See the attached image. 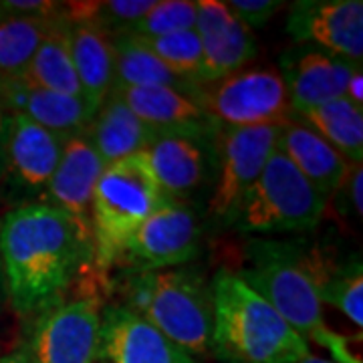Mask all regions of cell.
<instances>
[{
    "instance_id": "83f0119b",
    "label": "cell",
    "mask_w": 363,
    "mask_h": 363,
    "mask_svg": "<svg viewBox=\"0 0 363 363\" xmlns=\"http://www.w3.org/2000/svg\"><path fill=\"white\" fill-rule=\"evenodd\" d=\"M140 40L168 67L169 71H174L178 77L198 85V73H200V65H202V45H200V37H198L196 28Z\"/></svg>"
},
{
    "instance_id": "277c9868",
    "label": "cell",
    "mask_w": 363,
    "mask_h": 363,
    "mask_svg": "<svg viewBox=\"0 0 363 363\" xmlns=\"http://www.w3.org/2000/svg\"><path fill=\"white\" fill-rule=\"evenodd\" d=\"M247 269L236 272L279 313L307 343L321 347L333 329L325 323L323 303L315 281V257L293 242L252 240Z\"/></svg>"
},
{
    "instance_id": "e575fe53",
    "label": "cell",
    "mask_w": 363,
    "mask_h": 363,
    "mask_svg": "<svg viewBox=\"0 0 363 363\" xmlns=\"http://www.w3.org/2000/svg\"><path fill=\"white\" fill-rule=\"evenodd\" d=\"M363 73L362 67L355 69V73L350 77V83H347V89H345V97L350 99L351 104L362 105L363 107Z\"/></svg>"
},
{
    "instance_id": "e0dca14e",
    "label": "cell",
    "mask_w": 363,
    "mask_h": 363,
    "mask_svg": "<svg viewBox=\"0 0 363 363\" xmlns=\"http://www.w3.org/2000/svg\"><path fill=\"white\" fill-rule=\"evenodd\" d=\"M104 162L91 145L87 131L65 140L59 166L40 198L39 204L57 208L91 233V200L93 190L104 172Z\"/></svg>"
},
{
    "instance_id": "f1b7e54d",
    "label": "cell",
    "mask_w": 363,
    "mask_h": 363,
    "mask_svg": "<svg viewBox=\"0 0 363 363\" xmlns=\"http://www.w3.org/2000/svg\"><path fill=\"white\" fill-rule=\"evenodd\" d=\"M196 18L198 2L194 0H156L154 6L125 35H133L140 39L164 37L169 33L194 28Z\"/></svg>"
},
{
    "instance_id": "44dd1931",
    "label": "cell",
    "mask_w": 363,
    "mask_h": 363,
    "mask_svg": "<svg viewBox=\"0 0 363 363\" xmlns=\"http://www.w3.org/2000/svg\"><path fill=\"white\" fill-rule=\"evenodd\" d=\"M67 25L71 59L83 89V97L97 113V109L113 89L116 81L113 39L93 23L67 18Z\"/></svg>"
},
{
    "instance_id": "4fadbf2b",
    "label": "cell",
    "mask_w": 363,
    "mask_h": 363,
    "mask_svg": "<svg viewBox=\"0 0 363 363\" xmlns=\"http://www.w3.org/2000/svg\"><path fill=\"white\" fill-rule=\"evenodd\" d=\"M279 65L291 107L301 117L319 105L345 97L350 77L362 63L341 59L311 45H295L281 55Z\"/></svg>"
},
{
    "instance_id": "74e56055",
    "label": "cell",
    "mask_w": 363,
    "mask_h": 363,
    "mask_svg": "<svg viewBox=\"0 0 363 363\" xmlns=\"http://www.w3.org/2000/svg\"><path fill=\"white\" fill-rule=\"evenodd\" d=\"M297 363H333V362H329V359H323V357H317L315 353H309L307 357H303V359H298Z\"/></svg>"
},
{
    "instance_id": "cb8c5ba5",
    "label": "cell",
    "mask_w": 363,
    "mask_h": 363,
    "mask_svg": "<svg viewBox=\"0 0 363 363\" xmlns=\"http://www.w3.org/2000/svg\"><path fill=\"white\" fill-rule=\"evenodd\" d=\"M25 79L43 89L85 99L75 67H73V59H71L69 25H67L65 14L61 18H57L49 28V33L45 35L39 51L26 71Z\"/></svg>"
},
{
    "instance_id": "d590c367",
    "label": "cell",
    "mask_w": 363,
    "mask_h": 363,
    "mask_svg": "<svg viewBox=\"0 0 363 363\" xmlns=\"http://www.w3.org/2000/svg\"><path fill=\"white\" fill-rule=\"evenodd\" d=\"M6 117L9 113L0 109V184H2V172H4V135H6Z\"/></svg>"
},
{
    "instance_id": "ffe728a7",
    "label": "cell",
    "mask_w": 363,
    "mask_h": 363,
    "mask_svg": "<svg viewBox=\"0 0 363 363\" xmlns=\"http://www.w3.org/2000/svg\"><path fill=\"white\" fill-rule=\"evenodd\" d=\"M277 150L329 200L341 188L351 166L317 131L301 117L291 119L281 130Z\"/></svg>"
},
{
    "instance_id": "5bb4252c",
    "label": "cell",
    "mask_w": 363,
    "mask_h": 363,
    "mask_svg": "<svg viewBox=\"0 0 363 363\" xmlns=\"http://www.w3.org/2000/svg\"><path fill=\"white\" fill-rule=\"evenodd\" d=\"M196 33L202 45L198 85L233 75L257 57V39L238 16L220 0H200Z\"/></svg>"
},
{
    "instance_id": "d4e9b609",
    "label": "cell",
    "mask_w": 363,
    "mask_h": 363,
    "mask_svg": "<svg viewBox=\"0 0 363 363\" xmlns=\"http://www.w3.org/2000/svg\"><path fill=\"white\" fill-rule=\"evenodd\" d=\"M301 119L317 131L333 150H337L350 166L363 162V107L347 97L319 105L303 113Z\"/></svg>"
},
{
    "instance_id": "4dcf8cb0",
    "label": "cell",
    "mask_w": 363,
    "mask_h": 363,
    "mask_svg": "<svg viewBox=\"0 0 363 363\" xmlns=\"http://www.w3.org/2000/svg\"><path fill=\"white\" fill-rule=\"evenodd\" d=\"M226 4L250 30L267 26L272 16L285 6V2L279 0H230Z\"/></svg>"
},
{
    "instance_id": "ba28073f",
    "label": "cell",
    "mask_w": 363,
    "mask_h": 363,
    "mask_svg": "<svg viewBox=\"0 0 363 363\" xmlns=\"http://www.w3.org/2000/svg\"><path fill=\"white\" fill-rule=\"evenodd\" d=\"M281 130V125L216 130L212 138L216 180L208 200V218L212 222L233 226L245 196L277 150Z\"/></svg>"
},
{
    "instance_id": "7a4b0ae2",
    "label": "cell",
    "mask_w": 363,
    "mask_h": 363,
    "mask_svg": "<svg viewBox=\"0 0 363 363\" xmlns=\"http://www.w3.org/2000/svg\"><path fill=\"white\" fill-rule=\"evenodd\" d=\"M212 347L224 363H297L311 347L233 271L212 279Z\"/></svg>"
},
{
    "instance_id": "484cf974",
    "label": "cell",
    "mask_w": 363,
    "mask_h": 363,
    "mask_svg": "<svg viewBox=\"0 0 363 363\" xmlns=\"http://www.w3.org/2000/svg\"><path fill=\"white\" fill-rule=\"evenodd\" d=\"M57 18H0V83L25 79L40 43Z\"/></svg>"
},
{
    "instance_id": "603a6c76",
    "label": "cell",
    "mask_w": 363,
    "mask_h": 363,
    "mask_svg": "<svg viewBox=\"0 0 363 363\" xmlns=\"http://www.w3.org/2000/svg\"><path fill=\"white\" fill-rule=\"evenodd\" d=\"M113 51H116V81L113 89H138V87H168V89L184 91V93H198L196 83L178 77L169 71L150 51L142 40L133 35H119L113 37Z\"/></svg>"
},
{
    "instance_id": "836d02e7",
    "label": "cell",
    "mask_w": 363,
    "mask_h": 363,
    "mask_svg": "<svg viewBox=\"0 0 363 363\" xmlns=\"http://www.w3.org/2000/svg\"><path fill=\"white\" fill-rule=\"evenodd\" d=\"M345 186V192H347V204H350V210L353 216L362 218L363 214V168L362 166H351L350 174L345 182L341 184V188Z\"/></svg>"
},
{
    "instance_id": "2e32d148",
    "label": "cell",
    "mask_w": 363,
    "mask_h": 363,
    "mask_svg": "<svg viewBox=\"0 0 363 363\" xmlns=\"http://www.w3.org/2000/svg\"><path fill=\"white\" fill-rule=\"evenodd\" d=\"M101 363H196V359L123 305L101 313Z\"/></svg>"
},
{
    "instance_id": "8fae6325",
    "label": "cell",
    "mask_w": 363,
    "mask_h": 363,
    "mask_svg": "<svg viewBox=\"0 0 363 363\" xmlns=\"http://www.w3.org/2000/svg\"><path fill=\"white\" fill-rule=\"evenodd\" d=\"M101 307L93 297L63 301L39 317L21 345L33 363H95Z\"/></svg>"
},
{
    "instance_id": "7c38bea8",
    "label": "cell",
    "mask_w": 363,
    "mask_h": 363,
    "mask_svg": "<svg viewBox=\"0 0 363 363\" xmlns=\"http://www.w3.org/2000/svg\"><path fill=\"white\" fill-rule=\"evenodd\" d=\"M286 33L297 45H311L335 57L362 63V0H297L289 9Z\"/></svg>"
},
{
    "instance_id": "8992f818",
    "label": "cell",
    "mask_w": 363,
    "mask_h": 363,
    "mask_svg": "<svg viewBox=\"0 0 363 363\" xmlns=\"http://www.w3.org/2000/svg\"><path fill=\"white\" fill-rule=\"evenodd\" d=\"M325 198L279 150L245 196L233 228L245 234L307 233L325 214Z\"/></svg>"
},
{
    "instance_id": "f546056e",
    "label": "cell",
    "mask_w": 363,
    "mask_h": 363,
    "mask_svg": "<svg viewBox=\"0 0 363 363\" xmlns=\"http://www.w3.org/2000/svg\"><path fill=\"white\" fill-rule=\"evenodd\" d=\"M156 0H109L97 2L91 23L105 30L111 39L130 33L143 14L154 6Z\"/></svg>"
},
{
    "instance_id": "8d00e7d4",
    "label": "cell",
    "mask_w": 363,
    "mask_h": 363,
    "mask_svg": "<svg viewBox=\"0 0 363 363\" xmlns=\"http://www.w3.org/2000/svg\"><path fill=\"white\" fill-rule=\"evenodd\" d=\"M0 363H33V362L28 359V355L23 351V347H18V350H14L13 353H9V355L0 357Z\"/></svg>"
},
{
    "instance_id": "d6986e66",
    "label": "cell",
    "mask_w": 363,
    "mask_h": 363,
    "mask_svg": "<svg viewBox=\"0 0 363 363\" xmlns=\"http://www.w3.org/2000/svg\"><path fill=\"white\" fill-rule=\"evenodd\" d=\"M123 99L135 116L150 125L157 135H196L214 138L216 128L198 104L196 93L168 87H138L111 89Z\"/></svg>"
},
{
    "instance_id": "d6a6232c",
    "label": "cell",
    "mask_w": 363,
    "mask_h": 363,
    "mask_svg": "<svg viewBox=\"0 0 363 363\" xmlns=\"http://www.w3.org/2000/svg\"><path fill=\"white\" fill-rule=\"evenodd\" d=\"M323 347L331 353L333 363H362V333L341 335L331 331Z\"/></svg>"
},
{
    "instance_id": "f35d334b",
    "label": "cell",
    "mask_w": 363,
    "mask_h": 363,
    "mask_svg": "<svg viewBox=\"0 0 363 363\" xmlns=\"http://www.w3.org/2000/svg\"><path fill=\"white\" fill-rule=\"evenodd\" d=\"M4 293V283H2V269H0V295Z\"/></svg>"
},
{
    "instance_id": "1f68e13d",
    "label": "cell",
    "mask_w": 363,
    "mask_h": 363,
    "mask_svg": "<svg viewBox=\"0 0 363 363\" xmlns=\"http://www.w3.org/2000/svg\"><path fill=\"white\" fill-rule=\"evenodd\" d=\"M65 14V2L52 0H2L0 18L28 16V18H57Z\"/></svg>"
},
{
    "instance_id": "9c48e42d",
    "label": "cell",
    "mask_w": 363,
    "mask_h": 363,
    "mask_svg": "<svg viewBox=\"0 0 363 363\" xmlns=\"http://www.w3.org/2000/svg\"><path fill=\"white\" fill-rule=\"evenodd\" d=\"M202 247V220L192 204L164 198L131 234L113 264L135 272L184 267Z\"/></svg>"
},
{
    "instance_id": "52a82bcc",
    "label": "cell",
    "mask_w": 363,
    "mask_h": 363,
    "mask_svg": "<svg viewBox=\"0 0 363 363\" xmlns=\"http://www.w3.org/2000/svg\"><path fill=\"white\" fill-rule=\"evenodd\" d=\"M198 104L214 128L286 125L293 111L285 83L274 67H245L228 77L200 85Z\"/></svg>"
},
{
    "instance_id": "ac0fdd59",
    "label": "cell",
    "mask_w": 363,
    "mask_h": 363,
    "mask_svg": "<svg viewBox=\"0 0 363 363\" xmlns=\"http://www.w3.org/2000/svg\"><path fill=\"white\" fill-rule=\"evenodd\" d=\"M0 109L28 117L61 140L87 131L95 116L85 99L43 89L26 79L0 83Z\"/></svg>"
},
{
    "instance_id": "3957f363",
    "label": "cell",
    "mask_w": 363,
    "mask_h": 363,
    "mask_svg": "<svg viewBox=\"0 0 363 363\" xmlns=\"http://www.w3.org/2000/svg\"><path fill=\"white\" fill-rule=\"evenodd\" d=\"M162 335L202 357L212 347V283L196 269L135 272L125 283V305Z\"/></svg>"
},
{
    "instance_id": "7402d4cb",
    "label": "cell",
    "mask_w": 363,
    "mask_h": 363,
    "mask_svg": "<svg viewBox=\"0 0 363 363\" xmlns=\"http://www.w3.org/2000/svg\"><path fill=\"white\" fill-rule=\"evenodd\" d=\"M87 138L104 166H109L123 157L143 154L157 133L123 104L116 91H111L93 116Z\"/></svg>"
},
{
    "instance_id": "4316f807",
    "label": "cell",
    "mask_w": 363,
    "mask_h": 363,
    "mask_svg": "<svg viewBox=\"0 0 363 363\" xmlns=\"http://www.w3.org/2000/svg\"><path fill=\"white\" fill-rule=\"evenodd\" d=\"M315 281L321 303L343 313L357 329L363 325V267L359 255L337 267H321L315 259Z\"/></svg>"
},
{
    "instance_id": "6da1fadb",
    "label": "cell",
    "mask_w": 363,
    "mask_h": 363,
    "mask_svg": "<svg viewBox=\"0 0 363 363\" xmlns=\"http://www.w3.org/2000/svg\"><path fill=\"white\" fill-rule=\"evenodd\" d=\"M93 260V236L57 208L26 204L0 216L4 295L21 317L33 319L63 303Z\"/></svg>"
},
{
    "instance_id": "9a60e30c",
    "label": "cell",
    "mask_w": 363,
    "mask_h": 363,
    "mask_svg": "<svg viewBox=\"0 0 363 363\" xmlns=\"http://www.w3.org/2000/svg\"><path fill=\"white\" fill-rule=\"evenodd\" d=\"M164 198L188 202L204 190L214 169L212 138L157 135L143 152Z\"/></svg>"
},
{
    "instance_id": "5b68a950",
    "label": "cell",
    "mask_w": 363,
    "mask_h": 363,
    "mask_svg": "<svg viewBox=\"0 0 363 363\" xmlns=\"http://www.w3.org/2000/svg\"><path fill=\"white\" fill-rule=\"evenodd\" d=\"M162 200L164 194L143 154L105 166L91 200V233L97 267L107 269L116 262L128 238Z\"/></svg>"
},
{
    "instance_id": "30bf717a",
    "label": "cell",
    "mask_w": 363,
    "mask_h": 363,
    "mask_svg": "<svg viewBox=\"0 0 363 363\" xmlns=\"http://www.w3.org/2000/svg\"><path fill=\"white\" fill-rule=\"evenodd\" d=\"M65 140L37 125L21 113H9L4 135V172L0 204L11 208L39 204L55 169Z\"/></svg>"
}]
</instances>
